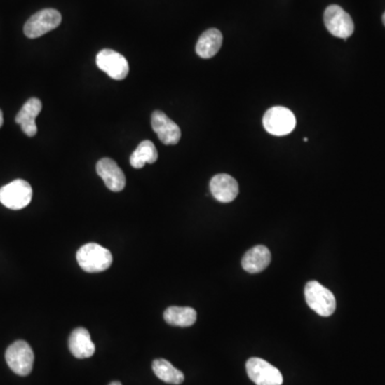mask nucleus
Segmentation results:
<instances>
[{
    "instance_id": "nucleus-1",
    "label": "nucleus",
    "mask_w": 385,
    "mask_h": 385,
    "mask_svg": "<svg viewBox=\"0 0 385 385\" xmlns=\"http://www.w3.org/2000/svg\"><path fill=\"white\" fill-rule=\"evenodd\" d=\"M79 266L87 273H100L107 270L113 264V255L107 248L97 243L81 246L76 254Z\"/></svg>"
},
{
    "instance_id": "nucleus-2",
    "label": "nucleus",
    "mask_w": 385,
    "mask_h": 385,
    "mask_svg": "<svg viewBox=\"0 0 385 385\" xmlns=\"http://www.w3.org/2000/svg\"><path fill=\"white\" fill-rule=\"evenodd\" d=\"M305 299L307 305L318 315L330 317L336 309V299L332 291L318 283L311 281L305 286Z\"/></svg>"
},
{
    "instance_id": "nucleus-3",
    "label": "nucleus",
    "mask_w": 385,
    "mask_h": 385,
    "mask_svg": "<svg viewBox=\"0 0 385 385\" xmlns=\"http://www.w3.org/2000/svg\"><path fill=\"white\" fill-rule=\"evenodd\" d=\"M6 360L14 374L26 377L32 372L34 367V353L28 342L18 340L6 351Z\"/></svg>"
},
{
    "instance_id": "nucleus-4",
    "label": "nucleus",
    "mask_w": 385,
    "mask_h": 385,
    "mask_svg": "<svg viewBox=\"0 0 385 385\" xmlns=\"http://www.w3.org/2000/svg\"><path fill=\"white\" fill-rule=\"evenodd\" d=\"M32 199V185L27 181L18 179L0 189V203L11 210H22Z\"/></svg>"
},
{
    "instance_id": "nucleus-5",
    "label": "nucleus",
    "mask_w": 385,
    "mask_h": 385,
    "mask_svg": "<svg viewBox=\"0 0 385 385\" xmlns=\"http://www.w3.org/2000/svg\"><path fill=\"white\" fill-rule=\"evenodd\" d=\"M61 20L60 12L55 9H43L26 22L24 32L27 38L36 39L56 29L60 25Z\"/></svg>"
},
{
    "instance_id": "nucleus-6",
    "label": "nucleus",
    "mask_w": 385,
    "mask_h": 385,
    "mask_svg": "<svg viewBox=\"0 0 385 385\" xmlns=\"http://www.w3.org/2000/svg\"><path fill=\"white\" fill-rule=\"evenodd\" d=\"M295 124L297 120L292 112L282 106L272 107L264 116L266 131L274 136L288 135L295 130Z\"/></svg>"
},
{
    "instance_id": "nucleus-7",
    "label": "nucleus",
    "mask_w": 385,
    "mask_h": 385,
    "mask_svg": "<svg viewBox=\"0 0 385 385\" xmlns=\"http://www.w3.org/2000/svg\"><path fill=\"white\" fill-rule=\"evenodd\" d=\"M246 372L256 385H282L284 382L280 370L262 358H250L246 362Z\"/></svg>"
},
{
    "instance_id": "nucleus-8",
    "label": "nucleus",
    "mask_w": 385,
    "mask_h": 385,
    "mask_svg": "<svg viewBox=\"0 0 385 385\" xmlns=\"http://www.w3.org/2000/svg\"><path fill=\"white\" fill-rule=\"evenodd\" d=\"M325 24L330 34L344 40L351 36L354 32L351 16L339 6L332 5L325 9Z\"/></svg>"
},
{
    "instance_id": "nucleus-9",
    "label": "nucleus",
    "mask_w": 385,
    "mask_h": 385,
    "mask_svg": "<svg viewBox=\"0 0 385 385\" xmlns=\"http://www.w3.org/2000/svg\"><path fill=\"white\" fill-rule=\"evenodd\" d=\"M97 66L116 81H122L130 72L128 60L113 50H101L97 55Z\"/></svg>"
},
{
    "instance_id": "nucleus-10",
    "label": "nucleus",
    "mask_w": 385,
    "mask_h": 385,
    "mask_svg": "<svg viewBox=\"0 0 385 385\" xmlns=\"http://www.w3.org/2000/svg\"><path fill=\"white\" fill-rule=\"evenodd\" d=\"M152 130L164 144H177L180 142L181 130L176 122L167 117L163 112H154L151 116Z\"/></svg>"
},
{
    "instance_id": "nucleus-11",
    "label": "nucleus",
    "mask_w": 385,
    "mask_h": 385,
    "mask_svg": "<svg viewBox=\"0 0 385 385\" xmlns=\"http://www.w3.org/2000/svg\"><path fill=\"white\" fill-rule=\"evenodd\" d=\"M97 173L112 191H121L126 187L123 171L112 158H102L97 162Z\"/></svg>"
},
{
    "instance_id": "nucleus-12",
    "label": "nucleus",
    "mask_w": 385,
    "mask_h": 385,
    "mask_svg": "<svg viewBox=\"0 0 385 385\" xmlns=\"http://www.w3.org/2000/svg\"><path fill=\"white\" fill-rule=\"evenodd\" d=\"M210 189L214 198L219 203H231L239 194V184L237 180L226 174L214 176L210 182Z\"/></svg>"
},
{
    "instance_id": "nucleus-13",
    "label": "nucleus",
    "mask_w": 385,
    "mask_h": 385,
    "mask_svg": "<svg viewBox=\"0 0 385 385\" xmlns=\"http://www.w3.org/2000/svg\"><path fill=\"white\" fill-rule=\"evenodd\" d=\"M41 111H42V102L36 97H32L24 104L23 107L16 115V123L20 124L22 131L28 137H34L38 132L36 119Z\"/></svg>"
},
{
    "instance_id": "nucleus-14",
    "label": "nucleus",
    "mask_w": 385,
    "mask_h": 385,
    "mask_svg": "<svg viewBox=\"0 0 385 385\" xmlns=\"http://www.w3.org/2000/svg\"><path fill=\"white\" fill-rule=\"evenodd\" d=\"M69 349L79 360L91 358L95 354V346L88 330L85 327L75 329L69 338Z\"/></svg>"
},
{
    "instance_id": "nucleus-15",
    "label": "nucleus",
    "mask_w": 385,
    "mask_h": 385,
    "mask_svg": "<svg viewBox=\"0 0 385 385\" xmlns=\"http://www.w3.org/2000/svg\"><path fill=\"white\" fill-rule=\"evenodd\" d=\"M271 262V252L264 245H257L245 252L242 259V266L250 274L262 272Z\"/></svg>"
},
{
    "instance_id": "nucleus-16",
    "label": "nucleus",
    "mask_w": 385,
    "mask_h": 385,
    "mask_svg": "<svg viewBox=\"0 0 385 385\" xmlns=\"http://www.w3.org/2000/svg\"><path fill=\"white\" fill-rule=\"evenodd\" d=\"M223 44V34L217 28L203 32L196 44V53L203 59L212 58L219 53Z\"/></svg>"
},
{
    "instance_id": "nucleus-17",
    "label": "nucleus",
    "mask_w": 385,
    "mask_h": 385,
    "mask_svg": "<svg viewBox=\"0 0 385 385\" xmlns=\"http://www.w3.org/2000/svg\"><path fill=\"white\" fill-rule=\"evenodd\" d=\"M164 320L173 327H189L197 320V313L191 307L171 306L165 311Z\"/></svg>"
},
{
    "instance_id": "nucleus-18",
    "label": "nucleus",
    "mask_w": 385,
    "mask_h": 385,
    "mask_svg": "<svg viewBox=\"0 0 385 385\" xmlns=\"http://www.w3.org/2000/svg\"><path fill=\"white\" fill-rule=\"evenodd\" d=\"M158 154L154 142L150 140H144L140 142V146L136 148L135 151L132 154L130 158V163L132 167L135 169H140L149 163L154 164L158 161Z\"/></svg>"
},
{
    "instance_id": "nucleus-19",
    "label": "nucleus",
    "mask_w": 385,
    "mask_h": 385,
    "mask_svg": "<svg viewBox=\"0 0 385 385\" xmlns=\"http://www.w3.org/2000/svg\"><path fill=\"white\" fill-rule=\"evenodd\" d=\"M152 370L160 380L168 384L179 385L184 381V374L171 365L168 360L158 358L152 363Z\"/></svg>"
},
{
    "instance_id": "nucleus-20",
    "label": "nucleus",
    "mask_w": 385,
    "mask_h": 385,
    "mask_svg": "<svg viewBox=\"0 0 385 385\" xmlns=\"http://www.w3.org/2000/svg\"><path fill=\"white\" fill-rule=\"evenodd\" d=\"M4 124V114L3 112H1V109H0V128L3 126Z\"/></svg>"
},
{
    "instance_id": "nucleus-21",
    "label": "nucleus",
    "mask_w": 385,
    "mask_h": 385,
    "mask_svg": "<svg viewBox=\"0 0 385 385\" xmlns=\"http://www.w3.org/2000/svg\"><path fill=\"white\" fill-rule=\"evenodd\" d=\"M109 385H122L121 383L118 382V381H114V382L109 383Z\"/></svg>"
},
{
    "instance_id": "nucleus-22",
    "label": "nucleus",
    "mask_w": 385,
    "mask_h": 385,
    "mask_svg": "<svg viewBox=\"0 0 385 385\" xmlns=\"http://www.w3.org/2000/svg\"><path fill=\"white\" fill-rule=\"evenodd\" d=\"M382 20H383V24H384V26H385V12H384V14H383Z\"/></svg>"
}]
</instances>
